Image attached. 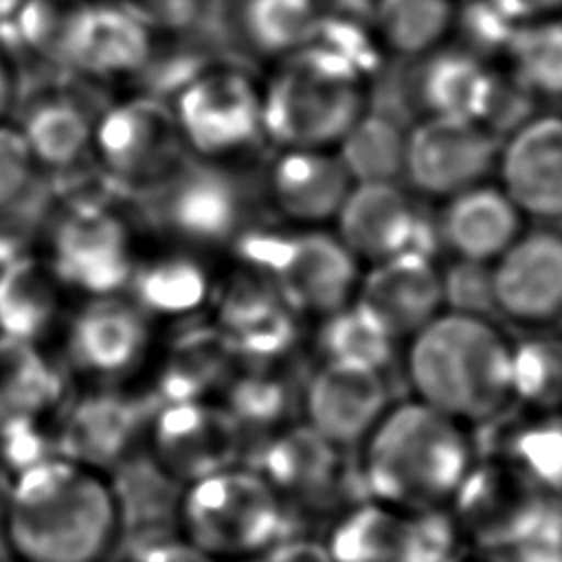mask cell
Listing matches in <instances>:
<instances>
[{
	"label": "cell",
	"instance_id": "cell-1",
	"mask_svg": "<svg viewBox=\"0 0 562 562\" xmlns=\"http://www.w3.org/2000/svg\"><path fill=\"white\" fill-rule=\"evenodd\" d=\"M119 527L103 472L50 454L13 474L0 529L22 562H101Z\"/></svg>",
	"mask_w": 562,
	"mask_h": 562
},
{
	"label": "cell",
	"instance_id": "cell-2",
	"mask_svg": "<svg viewBox=\"0 0 562 562\" xmlns=\"http://www.w3.org/2000/svg\"><path fill=\"white\" fill-rule=\"evenodd\" d=\"M360 448L367 498L406 512L448 509L476 459L468 428L419 400L389 406Z\"/></svg>",
	"mask_w": 562,
	"mask_h": 562
},
{
	"label": "cell",
	"instance_id": "cell-3",
	"mask_svg": "<svg viewBox=\"0 0 562 562\" xmlns=\"http://www.w3.org/2000/svg\"><path fill=\"white\" fill-rule=\"evenodd\" d=\"M415 400L463 426H483L512 400V342L490 316L441 310L408 338Z\"/></svg>",
	"mask_w": 562,
	"mask_h": 562
},
{
	"label": "cell",
	"instance_id": "cell-4",
	"mask_svg": "<svg viewBox=\"0 0 562 562\" xmlns=\"http://www.w3.org/2000/svg\"><path fill=\"white\" fill-rule=\"evenodd\" d=\"M371 75L358 64L310 42L272 64L261 81L266 138L277 149H334L369 110Z\"/></svg>",
	"mask_w": 562,
	"mask_h": 562
},
{
	"label": "cell",
	"instance_id": "cell-5",
	"mask_svg": "<svg viewBox=\"0 0 562 562\" xmlns=\"http://www.w3.org/2000/svg\"><path fill=\"white\" fill-rule=\"evenodd\" d=\"M140 244L114 193H72L46 220L37 255L68 296L88 299L125 292Z\"/></svg>",
	"mask_w": 562,
	"mask_h": 562
},
{
	"label": "cell",
	"instance_id": "cell-6",
	"mask_svg": "<svg viewBox=\"0 0 562 562\" xmlns=\"http://www.w3.org/2000/svg\"><path fill=\"white\" fill-rule=\"evenodd\" d=\"M182 538L220 562L263 555L290 536L285 505L252 465H231L182 487Z\"/></svg>",
	"mask_w": 562,
	"mask_h": 562
},
{
	"label": "cell",
	"instance_id": "cell-7",
	"mask_svg": "<svg viewBox=\"0 0 562 562\" xmlns=\"http://www.w3.org/2000/svg\"><path fill=\"white\" fill-rule=\"evenodd\" d=\"M189 158L237 165L266 138L261 81L235 64H204L167 99Z\"/></svg>",
	"mask_w": 562,
	"mask_h": 562
},
{
	"label": "cell",
	"instance_id": "cell-8",
	"mask_svg": "<svg viewBox=\"0 0 562 562\" xmlns=\"http://www.w3.org/2000/svg\"><path fill=\"white\" fill-rule=\"evenodd\" d=\"M448 514L463 542L479 549H516L560 540L562 498L551 496L494 457L474 459Z\"/></svg>",
	"mask_w": 562,
	"mask_h": 562
},
{
	"label": "cell",
	"instance_id": "cell-9",
	"mask_svg": "<svg viewBox=\"0 0 562 562\" xmlns=\"http://www.w3.org/2000/svg\"><path fill=\"white\" fill-rule=\"evenodd\" d=\"M187 158L165 97L130 92L97 112L90 160L116 193L143 198Z\"/></svg>",
	"mask_w": 562,
	"mask_h": 562
},
{
	"label": "cell",
	"instance_id": "cell-10",
	"mask_svg": "<svg viewBox=\"0 0 562 562\" xmlns=\"http://www.w3.org/2000/svg\"><path fill=\"white\" fill-rule=\"evenodd\" d=\"M160 237L206 252L244 231L248 200L233 167L187 158L143 195Z\"/></svg>",
	"mask_w": 562,
	"mask_h": 562
},
{
	"label": "cell",
	"instance_id": "cell-11",
	"mask_svg": "<svg viewBox=\"0 0 562 562\" xmlns=\"http://www.w3.org/2000/svg\"><path fill=\"white\" fill-rule=\"evenodd\" d=\"M334 562H454L465 542L448 509L406 512L371 498L331 522Z\"/></svg>",
	"mask_w": 562,
	"mask_h": 562
},
{
	"label": "cell",
	"instance_id": "cell-12",
	"mask_svg": "<svg viewBox=\"0 0 562 562\" xmlns=\"http://www.w3.org/2000/svg\"><path fill=\"white\" fill-rule=\"evenodd\" d=\"M345 452L303 422L270 437L250 465L279 494L290 520L294 509L318 516L334 505L349 509L367 498L364 492L351 490V483L362 485V479L358 465L349 468Z\"/></svg>",
	"mask_w": 562,
	"mask_h": 562
},
{
	"label": "cell",
	"instance_id": "cell-13",
	"mask_svg": "<svg viewBox=\"0 0 562 562\" xmlns=\"http://www.w3.org/2000/svg\"><path fill=\"white\" fill-rule=\"evenodd\" d=\"M61 331L68 369L101 386L132 378L154 351V321L125 292L77 299Z\"/></svg>",
	"mask_w": 562,
	"mask_h": 562
},
{
	"label": "cell",
	"instance_id": "cell-14",
	"mask_svg": "<svg viewBox=\"0 0 562 562\" xmlns=\"http://www.w3.org/2000/svg\"><path fill=\"white\" fill-rule=\"evenodd\" d=\"M277 239L268 241L257 263L296 314L325 318L353 303L360 261L336 233L299 228Z\"/></svg>",
	"mask_w": 562,
	"mask_h": 562
},
{
	"label": "cell",
	"instance_id": "cell-15",
	"mask_svg": "<svg viewBox=\"0 0 562 562\" xmlns=\"http://www.w3.org/2000/svg\"><path fill=\"white\" fill-rule=\"evenodd\" d=\"M154 463L178 485L241 463L244 432L217 400L162 402L147 426Z\"/></svg>",
	"mask_w": 562,
	"mask_h": 562
},
{
	"label": "cell",
	"instance_id": "cell-16",
	"mask_svg": "<svg viewBox=\"0 0 562 562\" xmlns=\"http://www.w3.org/2000/svg\"><path fill=\"white\" fill-rule=\"evenodd\" d=\"M501 136L465 116H422L406 132L404 176L413 191L450 198L487 178Z\"/></svg>",
	"mask_w": 562,
	"mask_h": 562
},
{
	"label": "cell",
	"instance_id": "cell-17",
	"mask_svg": "<svg viewBox=\"0 0 562 562\" xmlns=\"http://www.w3.org/2000/svg\"><path fill=\"white\" fill-rule=\"evenodd\" d=\"M336 237L358 261L375 263L400 252L430 255L439 244L411 193L397 182H353L336 217Z\"/></svg>",
	"mask_w": 562,
	"mask_h": 562
},
{
	"label": "cell",
	"instance_id": "cell-18",
	"mask_svg": "<svg viewBox=\"0 0 562 562\" xmlns=\"http://www.w3.org/2000/svg\"><path fill=\"white\" fill-rule=\"evenodd\" d=\"M494 310L507 321L542 327L562 314V228H527L492 261Z\"/></svg>",
	"mask_w": 562,
	"mask_h": 562
},
{
	"label": "cell",
	"instance_id": "cell-19",
	"mask_svg": "<svg viewBox=\"0 0 562 562\" xmlns=\"http://www.w3.org/2000/svg\"><path fill=\"white\" fill-rule=\"evenodd\" d=\"M151 415L138 397L112 386L86 393L64 406L53 432L55 454L105 472L134 452Z\"/></svg>",
	"mask_w": 562,
	"mask_h": 562
},
{
	"label": "cell",
	"instance_id": "cell-20",
	"mask_svg": "<svg viewBox=\"0 0 562 562\" xmlns=\"http://www.w3.org/2000/svg\"><path fill=\"white\" fill-rule=\"evenodd\" d=\"M498 184L525 217L562 222V114L527 116L501 138Z\"/></svg>",
	"mask_w": 562,
	"mask_h": 562
},
{
	"label": "cell",
	"instance_id": "cell-21",
	"mask_svg": "<svg viewBox=\"0 0 562 562\" xmlns=\"http://www.w3.org/2000/svg\"><path fill=\"white\" fill-rule=\"evenodd\" d=\"M389 386L384 371L345 362L323 360L305 380V424L331 443L349 450L360 446L389 411Z\"/></svg>",
	"mask_w": 562,
	"mask_h": 562
},
{
	"label": "cell",
	"instance_id": "cell-22",
	"mask_svg": "<svg viewBox=\"0 0 562 562\" xmlns=\"http://www.w3.org/2000/svg\"><path fill=\"white\" fill-rule=\"evenodd\" d=\"M369 266V272L360 277L353 303L393 340H408L446 310L441 270L435 257L400 252Z\"/></svg>",
	"mask_w": 562,
	"mask_h": 562
},
{
	"label": "cell",
	"instance_id": "cell-23",
	"mask_svg": "<svg viewBox=\"0 0 562 562\" xmlns=\"http://www.w3.org/2000/svg\"><path fill=\"white\" fill-rule=\"evenodd\" d=\"M353 180L334 149L281 147L263 173V193L274 213L299 228L334 222Z\"/></svg>",
	"mask_w": 562,
	"mask_h": 562
},
{
	"label": "cell",
	"instance_id": "cell-24",
	"mask_svg": "<svg viewBox=\"0 0 562 562\" xmlns=\"http://www.w3.org/2000/svg\"><path fill=\"white\" fill-rule=\"evenodd\" d=\"M125 294L154 323L187 318L202 310L213 296V277L204 252L158 237L143 239Z\"/></svg>",
	"mask_w": 562,
	"mask_h": 562
},
{
	"label": "cell",
	"instance_id": "cell-25",
	"mask_svg": "<svg viewBox=\"0 0 562 562\" xmlns=\"http://www.w3.org/2000/svg\"><path fill=\"white\" fill-rule=\"evenodd\" d=\"M158 37L112 0H94L66 72L86 83L121 86L147 75Z\"/></svg>",
	"mask_w": 562,
	"mask_h": 562
},
{
	"label": "cell",
	"instance_id": "cell-26",
	"mask_svg": "<svg viewBox=\"0 0 562 562\" xmlns=\"http://www.w3.org/2000/svg\"><path fill=\"white\" fill-rule=\"evenodd\" d=\"M525 215L501 184L479 182L450 198L437 220L439 244L454 259L492 263L520 233Z\"/></svg>",
	"mask_w": 562,
	"mask_h": 562
},
{
	"label": "cell",
	"instance_id": "cell-27",
	"mask_svg": "<svg viewBox=\"0 0 562 562\" xmlns=\"http://www.w3.org/2000/svg\"><path fill=\"white\" fill-rule=\"evenodd\" d=\"M97 112L66 88H46L26 101L15 125L40 171L66 173L90 158Z\"/></svg>",
	"mask_w": 562,
	"mask_h": 562
},
{
	"label": "cell",
	"instance_id": "cell-28",
	"mask_svg": "<svg viewBox=\"0 0 562 562\" xmlns=\"http://www.w3.org/2000/svg\"><path fill=\"white\" fill-rule=\"evenodd\" d=\"M492 432V452L542 492L562 498V411L509 406L483 424Z\"/></svg>",
	"mask_w": 562,
	"mask_h": 562
},
{
	"label": "cell",
	"instance_id": "cell-29",
	"mask_svg": "<svg viewBox=\"0 0 562 562\" xmlns=\"http://www.w3.org/2000/svg\"><path fill=\"white\" fill-rule=\"evenodd\" d=\"M239 358L217 327H195L173 338L156 367L162 402L215 400L231 380Z\"/></svg>",
	"mask_w": 562,
	"mask_h": 562
},
{
	"label": "cell",
	"instance_id": "cell-30",
	"mask_svg": "<svg viewBox=\"0 0 562 562\" xmlns=\"http://www.w3.org/2000/svg\"><path fill=\"white\" fill-rule=\"evenodd\" d=\"M413 64H417V68L411 83V97L424 116L481 119L494 77V70L485 59L461 46H441L413 59Z\"/></svg>",
	"mask_w": 562,
	"mask_h": 562
},
{
	"label": "cell",
	"instance_id": "cell-31",
	"mask_svg": "<svg viewBox=\"0 0 562 562\" xmlns=\"http://www.w3.org/2000/svg\"><path fill=\"white\" fill-rule=\"evenodd\" d=\"M64 404V380L42 345L0 334V435L42 424Z\"/></svg>",
	"mask_w": 562,
	"mask_h": 562
},
{
	"label": "cell",
	"instance_id": "cell-32",
	"mask_svg": "<svg viewBox=\"0 0 562 562\" xmlns=\"http://www.w3.org/2000/svg\"><path fill=\"white\" fill-rule=\"evenodd\" d=\"M321 15L316 0H228V29L239 48L272 64L307 46Z\"/></svg>",
	"mask_w": 562,
	"mask_h": 562
},
{
	"label": "cell",
	"instance_id": "cell-33",
	"mask_svg": "<svg viewBox=\"0 0 562 562\" xmlns=\"http://www.w3.org/2000/svg\"><path fill=\"white\" fill-rule=\"evenodd\" d=\"M66 299L44 259L26 250L0 283V334L42 345L61 327Z\"/></svg>",
	"mask_w": 562,
	"mask_h": 562
},
{
	"label": "cell",
	"instance_id": "cell-34",
	"mask_svg": "<svg viewBox=\"0 0 562 562\" xmlns=\"http://www.w3.org/2000/svg\"><path fill=\"white\" fill-rule=\"evenodd\" d=\"M457 0H375L371 31L382 53L419 59L454 33Z\"/></svg>",
	"mask_w": 562,
	"mask_h": 562
},
{
	"label": "cell",
	"instance_id": "cell-35",
	"mask_svg": "<svg viewBox=\"0 0 562 562\" xmlns=\"http://www.w3.org/2000/svg\"><path fill=\"white\" fill-rule=\"evenodd\" d=\"M281 358L274 360H239L226 382L222 404L239 424L241 432L250 428L281 426L294 402L303 406V391L296 393L292 375L281 371ZM246 439V437H244Z\"/></svg>",
	"mask_w": 562,
	"mask_h": 562
},
{
	"label": "cell",
	"instance_id": "cell-36",
	"mask_svg": "<svg viewBox=\"0 0 562 562\" xmlns=\"http://www.w3.org/2000/svg\"><path fill=\"white\" fill-rule=\"evenodd\" d=\"M94 0H26L11 29L15 44L42 64L68 68Z\"/></svg>",
	"mask_w": 562,
	"mask_h": 562
},
{
	"label": "cell",
	"instance_id": "cell-37",
	"mask_svg": "<svg viewBox=\"0 0 562 562\" xmlns=\"http://www.w3.org/2000/svg\"><path fill=\"white\" fill-rule=\"evenodd\" d=\"M406 130L380 112L367 110L334 147L353 182H397L404 176Z\"/></svg>",
	"mask_w": 562,
	"mask_h": 562
},
{
	"label": "cell",
	"instance_id": "cell-38",
	"mask_svg": "<svg viewBox=\"0 0 562 562\" xmlns=\"http://www.w3.org/2000/svg\"><path fill=\"white\" fill-rule=\"evenodd\" d=\"M503 57L507 72L533 99H562V20L558 15L518 24Z\"/></svg>",
	"mask_w": 562,
	"mask_h": 562
},
{
	"label": "cell",
	"instance_id": "cell-39",
	"mask_svg": "<svg viewBox=\"0 0 562 562\" xmlns=\"http://www.w3.org/2000/svg\"><path fill=\"white\" fill-rule=\"evenodd\" d=\"M512 400L525 408L562 411V336L531 334L512 345Z\"/></svg>",
	"mask_w": 562,
	"mask_h": 562
},
{
	"label": "cell",
	"instance_id": "cell-40",
	"mask_svg": "<svg viewBox=\"0 0 562 562\" xmlns=\"http://www.w3.org/2000/svg\"><path fill=\"white\" fill-rule=\"evenodd\" d=\"M395 347L397 340L356 303L325 316L318 331L323 360L358 362L384 371L393 362Z\"/></svg>",
	"mask_w": 562,
	"mask_h": 562
},
{
	"label": "cell",
	"instance_id": "cell-41",
	"mask_svg": "<svg viewBox=\"0 0 562 562\" xmlns=\"http://www.w3.org/2000/svg\"><path fill=\"white\" fill-rule=\"evenodd\" d=\"M516 29L518 22L512 20L494 0H468L457 4L452 35H459L461 48L481 59L505 55Z\"/></svg>",
	"mask_w": 562,
	"mask_h": 562
},
{
	"label": "cell",
	"instance_id": "cell-42",
	"mask_svg": "<svg viewBox=\"0 0 562 562\" xmlns=\"http://www.w3.org/2000/svg\"><path fill=\"white\" fill-rule=\"evenodd\" d=\"M441 283L446 310L479 316L496 312L492 294V263L454 259V263L441 272Z\"/></svg>",
	"mask_w": 562,
	"mask_h": 562
},
{
	"label": "cell",
	"instance_id": "cell-43",
	"mask_svg": "<svg viewBox=\"0 0 562 562\" xmlns=\"http://www.w3.org/2000/svg\"><path fill=\"white\" fill-rule=\"evenodd\" d=\"M156 37H178L193 31L209 0H112Z\"/></svg>",
	"mask_w": 562,
	"mask_h": 562
},
{
	"label": "cell",
	"instance_id": "cell-44",
	"mask_svg": "<svg viewBox=\"0 0 562 562\" xmlns=\"http://www.w3.org/2000/svg\"><path fill=\"white\" fill-rule=\"evenodd\" d=\"M37 165L18 130L9 119L0 121V211L15 206L33 184Z\"/></svg>",
	"mask_w": 562,
	"mask_h": 562
},
{
	"label": "cell",
	"instance_id": "cell-45",
	"mask_svg": "<svg viewBox=\"0 0 562 562\" xmlns=\"http://www.w3.org/2000/svg\"><path fill=\"white\" fill-rule=\"evenodd\" d=\"M263 562H334V558L325 542L285 536L263 553Z\"/></svg>",
	"mask_w": 562,
	"mask_h": 562
},
{
	"label": "cell",
	"instance_id": "cell-46",
	"mask_svg": "<svg viewBox=\"0 0 562 562\" xmlns=\"http://www.w3.org/2000/svg\"><path fill=\"white\" fill-rule=\"evenodd\" d=\"M140 562H220L187 538H160L154 540Z\"/></svg>",
	"mask_w": 562,
	"mask_h": 562
},
{
	"label": "cell",
	"instance_id": "cell-47",
	"mask_svg": "<svg viewBox=\"0 0 562 562\" xmlns=\"http://www.w3.org/2000/svg\"><path fill=\"white\" fill-rule=\"evenodd\" d=\"M518 24L555 18L562 13V0H494Z\"/></svg>",
	"mask_w": 562,
	"mask_h": 562
},
{
	"label": "cell",
	"instance_id": "cell-48",
	"mask_svg": "<svg viewBox=\"0 0 562 562\" xmlns=\"http://www.w3.org/2000/svg\"><path fill=\"white\" fill-rule=\"evenodd\" d=\"M18 97V70L9 48L0 42V121L9 119Z\"/></svg>",
	"mask_w": 562,
	"mask_h": 562
},
{
	"label": "cell",
	"instance_id": "cell-49",
	"mask_svg": "<svg viewBox=\"0 0 562 562\" xmlns=\"http://www.w3.org/2000/svg\"><path fill=\"white\" fill-rule=\"evenodd\" d=\"M29 248L9 233H0V283Z\"/></svg>",
	"mask_w": 562,
	"mask_h": 562
},
{
	"label": "cell",
	"instance_id": "cell-50",
	"mask_svg": "<svg viewBox=\"0 0 562 562\" xmlns=\"http://www.w3.org/2000/svg\"><path fill=\"white\" fill-rule=\"evenodd\" d=\"M11 483H13V474L0 463V527H2V520H4V512H7V501H9Z\"/></svg>",
	"mask_w": 562,
	"mask_h": 562
},
{
	"label": "cell",
	"instance_id": "cell-51",
	"mask_svg": "<svg viewBox=\"0 0 562 562\" xmlns=\"http://www.w3.org/2000/svg\"><path fill=\"white\" fill-rule=\"evenodd\" d=\"M26 0H0V29L7 26Z\"/></svg>",
	"mask_w": 562,
	"mask_h": 562
},
{
	"label": "cell",
	"instance_id": "cell-52",
	"mask_svg": "<svg viewBox=\"0 0 562 562\" xmlns=\"http://www.w3.org/2000/svg\"><path fill=\"white\" fill-rule=\"evenodd\" d=\"M239 562H263V555H257V558H248V560H239Z\"/></svg>",
	"mask_w": 562,
	"mask_h": 562
},
{
	"label": "cell",
	"instance_id": "cell-53",
	"mask_svg": "<svg viewBox=\"0 0 562 562\" xmlns=\"http://www.w3.org/2000/svg\"><path fill=\"white\" fill-rule=\"evenodd\" d=\"M558 325H560V327H562V314H560V318H558Z\"/></svg>",
	"mask_w": 562,
	"mask_h": 562
},
{
	"label": "cell",
	"instance_id": "cell-54",
	"mask_svg": "<svg viewBox=\"0 0 562 562\" xmlns=\"http://www.w3.org/2000/svg\"><path fill=\"white\" fill-rule=\"evenodd\" d=\"M560 542H562V525H560Z\"/></svg>",
	"mask_w": 562,
	"mask_h": 562
},
{
	"label": "cell",
	"instance_id": "cell-55",
	"mask_svg": "<svg viewBox=\"0 0 562 562\" xmlns=\"http://www.w3.org/2000/svg\"><path fill=\"white\" fill-rule=\"evenodd\" d=\"M13 562H22V560H18V558H15V560H13Z\"/></svg>",
	"mask_w": 562,
	"mask_h": 562
}]
</instances>
